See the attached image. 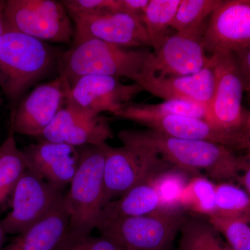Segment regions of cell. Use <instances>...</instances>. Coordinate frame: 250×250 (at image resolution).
Returning <instances> with one entry per match:
<instances>
[{"label":"cell","instance_id":"cell-20","mask_svg":"<svg viewBox=\"0 0 250 250\" xmlns=\"http://www.w3.org/2000/svg\"><path fill=\"white\" fill-rule=\"evenodd\" d=\"M160 207L161 198L155 182H144L136 186L120 198L104 206L98 223L148 215Z\"/></svg>","mask_w":250,"mask_h":250},{"label":"cell","instance_id":"cell-6","mask_svg":"<svg viewBox=\"0 0 250 250\" xmlns=\"http://www.w3.org/2000/svg\"><path fill=\"white\" fill-rule=\"evenodd\" d=\"M210 59L214 68L215 88L205 121L244 143L247 149L250 111L243 106L244 85L234 54L215 52Z\"/></svg>","mask_w":250,"mask_h":250},{"label":"cell","instance_id":"cell-34","mask_svg":"<svg viewBox=\"0 0 250 250\" xmlns=\"http://www.w3.org/2000/svg\"><path fill=\"white\" fill-rule=\"evenodd\" d=\"M248 147H247V150H248V155L246 156L247 159L250 161V113L249 121H248Z\"/></svg>","mask_w":250,"mask_h":250},{"label":"cell","instance_id":"cell-9","mask_svg":"<svg viewBox=\"0 0 250 250\" xmlns=\"http://www.w3.org/2000/svg\"><path fill=\"white\" fill-rule=\"evenodd\" d=\"M66 192L27 169L11 195V210L0 222L6 234H20L50 214Z\"/></svg>","mask_w":250,"mask_h":250},{"label":"cell","instance_id":"cell-15","mask_svg":"<svg viewBox=\"0 0 250 250\" xmlns=\"http://www.w3.org/2000/svg\"><path fill=\"white\" fill-rule=\"evenodd\" d=\"M115 116L135 122L175 139L204 141L216 143L233 149H246V145L240 140L215 128L200 118L185 116H152L129 113L120 110Z\"/></svg>","mask_w":250,"mask_h":250},{"label":"cell","instance_id":"cell-5","mask_svg":"<svg viewBox=\"0 0 250 250\" xmlns=\"http://www.w3.org/2000/svg\"><path fill=\"white\" fill-rule=\"evenodd\" d=\"M187 218L180 207H163L142 216L99 222L96 229L126 250H170Z\"/></svg>","mask_w":250,"mask_h":250},{"label":"cell","instance_id":"cell-26","mask_svg":"<svg viewBox=\"0 0 250 250\" xmlns=\"http://www.w3.org/2000/svg\"><path fill=\"white\" fill-rule=\"evenodd\" d=\"M120 110L146 116H185L204 120L207 113V106L205 105L177 100H166L156 104L129 103Z\"/></svg>","mask_w":250,"mask_h":250},{"label":"cell","instance_id":"cell-16","mask_svg":"<svg viewBox=\"0 0 250 250\" xmlns=\"http://www.w3.org/2000/svg\"><path fill=\"white\" fill-rule=\"evenodd\" d=\"M44 141L79 147L101 146L113 138L104 117L91 116L65 106L42 134Z\"/></svg>","mask_w":250,"mask_h":250},{"label":"cell","instance_id":"cell-17","mask_svg":"<svg viewBox=\"0 0 250 250\" xmlns=\"http://www.w3.org/2000/svg\"><path fill=\"white\" fill-rule=\"evenodd\" d=\"M27 168L59 188L71 184L80 164L78 147L43 141L22 149Z\"/></svg>","mask_w":250,"mask_h":250},{"label":"cell","instance_id":"cell-37","mask_svg":"<svg viewBox=\"0 0 250 250\" xmlns=\"http://www.w3.org/2000/svg\"><path fill=\"white\" fill-rule=\"evenodd\" d=\"M0 104H1V98H0Z\"/></svg>","mask_w":250,"mask_h":250},{"label":"cell","instance_id":"cell-29","mask_svg":"<svg viewBox=\"0 0 250 250\" xmlns=\"http://www.w3.org/2000/svg\"><path fill=\"white\" fill-rule=\"evenodd\" d=\"M62 3L68 13L93 14L105 11L121 12L120 0H66Z\"/></svg>","mask_w":250,"mask_h":250},{"label":"cell","instance_id":"cell-36","mask_svg":"<svg viewBox=\"0 0 250 250\" xmlns=\"http://www.w3.org/2000/svg\"><path fill=\"white\" fill-rule=\"evenodd\" d=\"M3 30L2 3L0 1V36Z\"/></svg>","mask_w":250,"mask_h":250},{"label":"cell","instance_id":"cell-31","mask_svg":"<svg viewBox=\"0 0 250 250\" xmlns=\"http://www.w3.org/2000/svg\"><path fill=\"white\" fill-rule=\"evenodd\" d=\"M234 56L250 103V47L236 52Z\"/></svg>","mask_w":250,"mask_h":250},{"label":"cell","instance_id":"cell-8","mask_svg":"<svg viewBox=\"0 0 250 250\" xmlns=\"http://www.w3.org/2000/svg\"><path fill=\"white\" fill-rule=\"evenodd\" d=\"M3 22L41 41L69 44L75 28L62 2L52 0H8L2 3Z\"/></svg>","mask_w":250,"mask_h":250},{"label":"cell","instance_id":"cell-28","mask_svg":"<svg viewBox=\"0 0 250 250\" xmlns=\"http://www.w3.org/2000/svg\"><path fill=\"white\" fill-rule=\"evenodd\" d=\"M213 228L223 235L233 250H250V223L212 216L208 218Z\"/></svg>","mask_w":250,"mask_h":250},{"label":"cell","instance_id":"cell-18","mask_svg":"<svg viewBox=\"0 0 250 250\" xmlns=\"http://www.w3.org/2000/svg\"><path fill=\"white\" fill-rule=\"evenodd\" d=\"M134 83L141 85L143 90L165 100H184L208 107L214 92V68L209 57L207 65L193 75L168 77L141 75Z\"/></svg>","mask_w":250,"mask_h":250},{"label":"cell","instance_id":"cell-2","mask_svg":"<svg viewBox=\"0 0 250 250\" xmlns=\"http://www.w3.org/2000/svg\"><path fill=\"white\" fill-rule=\"evenodd\" d=\"M54 61V54L45 42L3 22L0 87L11 103L17 104L31 85L48 72Z\"/></svg>","mask_w":250,"mask_h":250},{"label":"cell","instance_id":"cell-13","mask_svg":"<svg viewBox=\"0 0 250 250\" xmlns=\"http://www.w3.org/2000/svg\"><path fill=\"white\" fill-rule=\"evenodd\" d=\"M69 87L61 75L36 87L18 104L13 115L11 129L19 134L42 136L65 106Z\"/></svg>","mask_w":250,"mask_h":250},{"label":"cell","instance_id":"cell-14","mask_svg":"<svg viewBox=\"0 0 250 250\" xmlns=\"http://www.w3.org/2000/svg\"><path fill=\"white\" fill-rule=\"evenodd\" d=\"M204 45L210 54L250 47V0L221 1L207 22Z\"/></svg>","mask_w":250,"mask_h":250},{"label":"cell","instance_id":"cell-35","mask_svg":"<svg viewBox=\"0 0 250 250\" xmlns=\"http://www.w3.org/2000/svg\"><path fill=\"white\" fill-rule=\"evenodd\" d=\"M6 233H5L4 230L2 229L1 227L0 226V250L2 249L3 247L4 246L5 240H6Z\"/></svg>","mask_w":250,"mask_h":250},{"label":"cell","instance_id":"cell-11","mask_svg":"<svg viewBox=\"0 0 250 250\" xmlns=\"http://www.w3.org/2000/svg\"><path fill=\"white\" fill-rule=\"evenodd\" d=\"M75 28L73 44L97 39L126 47L150 46L143 19L123 12L68 13Z\"/></svg>","mask_w":250,"mask_h":250},{"label":"cell","instance_id":"cell-7","mask_svg":"<svg viewBox=\"0 0 250 250\" xmlns=\"http://www.w3.org/2000/svg\"><path fill=\"white\" fill-rule=\"evenodd\" d=\"M172 170H176L156 153L146 148L126 145L113 147L106 145L104 206L120 198L136 186L155 182Z\"/></svg>","mask_w":250,"mask_h":250},{"label":"cell","instance_id":"cell-30","mask_svg":"<svg viewBox=\"0 0 250 250\" xmlns=\"http://www.w3.org/2000/svg\"><path fill=\"white\" fill-rule=\"evenodd\" d=\"M62 250H126L104 236L75 238L69 233Z\"/></svg>","mask_w":250,"mask_h":250},{"label":"cell","instance_id":"cell-4","mask_svg":"<svg viewBox=\"0 0 250 250\" xmlns=\"http://www.w3.org/2000/svg\"><path fill=\"white\" fill-rule=\"evenodd\" d=\"M106 145L78 147L80 164L64 197L70 215L69 233L75 238L90 236L98 225L104 206Z\"/></svg>","mask_w":250,"mask_h":250},{"label":"cell","instance_id":"cell-25","mask_svg":"<svg viewBox=\"0 0 250 250\" xmlns=\"http://www.w3.org/2000/svg\"><path fill=\"white\" fill-rule=\"evenodd\" d=\"M213 216L250 223V196L245 189L231 182L215 185V212ZM212 217V216H211Z\"/></svg>","mask_w":250,"mask_h":250},{"label":"cell","instance_id":"cell-3","mask_svg":"<svg viewBox=\"0 0 250 250\" xmlns=\"http://www.w3.org/2000/svg\"><path fill=\"white\" fill-rule=\"evenodd\" d=\"M151 52L129 49L97 39L73 44L61 59V76L69 85L86 75H102L136 81L144 72Z\"/></svg>","mask_w":250,"mask_h":250},{"label":"cell","instance_id":"cell-10","mask_svg":"<svg viewBox=\"0 0 250 250\" xmlns=\"http://www.w3.org/2000/svg\"><path fill=\"white\" fill-rule=\"evenodd\" d=\"M206 27L176 32L169 36L160 48L151 52L142 75L188 76L201 70L209 59L204 45Z\"/></svg>","mask_w":250,"mask_h":250},{"label":"cell","instance_id":"cell-1","mask_svg":"<svg viewBox=\"0 0 250 250\" xmlns=\"http://www.w3.org/2000/svg\"><path fill=\"white\" fill-rule=\"evenodd\" d=\"M123 145L139 146L156 153L174 169L188 175L207 176L222 182L238 181L246 158L229 148L204 141L175 139L151 129L122 130L118 134Z\"/></svg>","mask_w":250,"mask_h":250},{"label":"cell","instance_id":"cell-23","mask_svg":"<svg viewBox=\"0 0 250 250\" xmlns=\"http://www.w3.org/2000/svg\"><path fill=\"white\" fill-rule=\"evenodd\" d=\"M176 205L197 216H213L215 212V184L202 176H195L182 188Z\"/></svg>","mask_w":250,"mask_h":250},{"label":"cell","instance_id":"cell-22","mask_svg":"<svg viewBox=\"0 0 250 250\" xmlns=\"http://www.w3.org/2000/svg\"><path fill=\"white\" fill-rule=\"evenodd\" d=\"M179 232L177 250H233L204 217L188 216Z\"/></svg>","mask_w":250,"mask_h":250},{"label":"cell","instance_id":"cell-19","mask_svg":"<svg viewBox=\"0 0 250 250\" xmlns=\"http://www.w3.org/2000/svg\"><path fill=\"white\" fill-rule=\"evenodd\" d=\"M69 224L63 198L50 214L18 234L1 250H62L69 236Z\"/></svg>","mask_w":250,"mask_h":250},{"label":"cell","instance_id":"cell-12","mask_svg":"<svg viewBox=\"0 0 250 250\" xmlns=\"http://www.w3.org/2000/svg\"><path fill=\"white\" fill-rule=\"evenodd\" d=\"M142 91L136 83L125 84L114 77L86 75L69 87L65 106L91 116L104 111L114 115Z\"/></svg>","mask_w":250,"mask_h":250},{"label":"cell","instance_id":"cell-24","mask_svg":"<svg viewBox=\"0 0 250 250\" xmlns=\"http://www.w3.org/2000/svg\"><path fill=\"white\" fill-rule=\"evenodd\" d=\"M181 0H149L143 21L154 50L160 48L170 36L168 29L175 17Z\"/></svg>","mask_w":250,"mask_h":250},{"label":"cell","instance_id":"cell-33","mask_svg":"<svg viewBox=\"0 0 250 250\" xmlns=\"http://www.w3.org/2000/svg\"><path fill=\"white\" fill-rule=\"evenodd\" d=\"M246 157V156H245ZM238 182L244 187L245 190L249 194L250 196V161L246 157L243 170L238 178Z\"/></svg>","mask_w":250,"mask_h":250},{"label":"cell","instance_id":"cell-32","mask_svg":"<svg viewBox=\"0 0 250 250\" xmlns=\"http://www.w3.org/2000/svg\"><path fill=\"white\" fill-rule=\"evenodd\" d=\"M121 11L142 18L149 0H120Z\"/></svg>","mask_w":250,"mask_h":250},{"label":"cell","instance_id":"cell-21","mask_svg":"<svg viewBox=\"0 0 250 250\" xmlns=\"http://www.w3.org/2000/svg\"><path fill=\"white\" fill-rule=\"evenodd\" d=\"M27 169L22 149H20L11 129L0 146V207L11 197L15 187Z\"/></svg>","mask_w":250,"mask_h":250},{"label":"cell","instance_id":"cell-27","mask_svg":"<svg viewBox=\"0 0 250 250\" xmlns=\"http://www.w3.org/2000/svg\"><path fill=\"white\" fill-rule=\"evenodd\" d=\"M222 0H181L170 27L177 32L198 29L207 25Z\"/></svg>","mask_w":250,"mask_h":250}]
</instances>
